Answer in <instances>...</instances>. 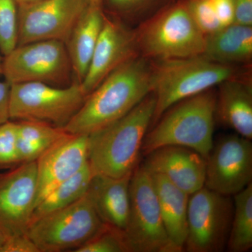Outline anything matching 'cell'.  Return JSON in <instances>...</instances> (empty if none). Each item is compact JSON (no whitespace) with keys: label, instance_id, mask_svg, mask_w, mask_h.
Here are the masks:
<instances>
[{"label":"cell","instance_id":"d590c367","mask_svg":"<svg viewBox=\"0 0 252 252\" xmlns=\"http://www.w3.org/2000/svg\"><path fill=\"white\" fill-rule=\"evenodd\" d=\"M3 76V56L0 53V77Z\"/></svg>","mask_w":252,"mask_h":252},{"label":"cell","instance_id":"8fae6325","mask_svg":"<svg viewBox=\"0 0 252 252\" xmlns=\"http://www.w3.org/2000/svg\"><path fill=\"white\" fill-rule=\"evenodd\" d=\"M89 5V0H42L18 5V45L44 40L65 43Z\"/></svg>","mask_w":252,"mask_h":252},{"label":"cell","instance_id":"ba28073f","mask_svg":"<svg viewBox=\"0 0 252 252\" xmlns=\"http://www.w3.org/2000/svg\"><path fill=\"white\" fill-rule=\"evenodd\" d=\"M86 97L77 81L64 87L40 82L11 84L10 120L36 121L63 128Z\"/></svg>","mask_w":252,"mask_h":252},{"label":"cell","instance_id":"4dcf8cb0","mask_svg":"<svg viewBox=\"0 0 252 252\" xmlns=\"http://www.w3.org/2000/svg\"><path fill=\"white\" fill-rule=\"evenodd\" d=\"M222 28L235 23L233 0H212Z\"/></svg>","mask_w":252,"mask_h":252},{"label":"cell","instance_id":"484cf974","mask_svg":"<svg viewBox=\"0 0 252 252\" xmlns=\"http://www.w3.org/2000/svg\"><path fill=\"white\" fill-rule=\"evenodd\" d=\"M113 14L138 19L140 22L162 7V0H104ZM103 3V4H104Z\"/></svg>","mask_w":252,"mask_h":252},{"label":"cell","instance_id":"30bf717a","mask_svg":"<svg viewBox=\"0 0 252 252\" xmlns=\"http://www.w3.org/2000/svg\"><path fill=\"white\" fill-rule=\"evenodd\" d=\"M190 195L185 250L189 252L223 251L228 242L233 215L229 196L205 187Z\"/></svg>","mask_w":252,"mask_h":252},{"label":"cell","instance_id":"d6986e66","mask_svg":"<svg viewBox=\"0 0 252 252\" xmlns=\"http://www.w3.org/2000/svg\"><path fill=\"white\" fill-rule=\"evenodd\" d=\"M105 15L103 6L90 4L64 43L75 81L79 84L84 80L89 69Z\"/></svg>","mask_w":252,"mask_h":252},{"label":"cell","instance_id":"e575fe53","mask_svg":"<svg viewBox=\"0 0 252 252\" xmlns=\"http://www.w3.org/2000/svg\"><path fill=\"white\" fill-rule=\"evenodd\" d=\"M89 1L91 4L103 6L104 0H89Z\"/></svg>","mask_w":252,"mask_h":252},{"label":"cell","instance_id":"5b68a950","mask_svg":"<svg viewBox=\"0 0 252 252\" xmlns=\"http://www.w3.org/2000/svg\"><path fill=\"white\" fill-rule=\"evenodd\" d=\"M135 32L139 56L149 61L203 56L205 35L187 0H171L140 22Z\"/></svg>","mask_w":252,"mask_h":252},{"label":"cell","instance_id":"5bb4252c","mask_svg":"<svg viewBox=\"0 0 252 252\" xmlns=\"http://www.w3.org/2000/svg\"><path fill=\"white\" fill-rule=\"evenodd\" d=\"M137 56L134 29L126 26L122 20L105 15L90 65L80 84L86 97L111 73Z\"/></svg>","mask_w":252,"mask_h":252},{"label":"cell","instance_id":"603a6c76","mask_svg":"<svg viewBox=\"0 0 252 252\" xmlns=\"http://www.w3.org/2000/svg\"><path fill=\"white\" fill-rule=\"evenodd\" d=\"M94 173L89 162L55 189L33 210L31 221L43 215L69 206L87 193Z\"/></svg>","mask_w":252,"mask_h":252},{"label":"cell","instance_id":"cb8c5ba5","mask_svg":"<svg viewBox=\"0 0 252 252\" xmlns=\"http://www.w3.org/2000/svg\"><path fill=\"white\" fill-rule=\"evenodd\" d=\"M226 248L231 252L252 248V183L234 195L233 219Z\"/></svg>","mask_w":252,"mask_h":252},{"label":"cell","instance_id":"8992f818","mask_svg":"<svg viewBox=\"0 0 252 252\" xmlns=\"http://www.w3.org/2000/svg\"><path fill=\"white\" fill-rule=\"evenodd\" d=\"M106 226L86 193L69 206L32 220L27 235L39 252H59L75 250Z\"/></svg>","mask_w":252,"mask_h":252},{"label":"cell","instance_id":"277c9868","mask_svg":"<svg viewBox=\"0 0 252 252\" xmlns=\"http://www.w3.org/2000/svg\"><path fill=\"white\" fill-rule=\"evenodd\" d=\"M216 115L217 94L212 89L180 101L164 112L147 132L141 153L147 156L165 146H181L206 159L214 145Z\"/></svg>","mask_w":252,"mask_h":252},{"label":"cell","instance_id":"836d02e7","mask_svg":"<svg viewBox=\"0 0 252 252\" xmlns=\"http://www.w3.org/2000/svg\"><path fill=\"white\" fill-rule=\"evenodd\" d=\"M18 5L31 4V3L37 2V1H42V0H16Z\"/></svg>","mask_w":252,"mask_h":252},{"label":"cell","instance_id":"2e32d148","mask_svg":"<svg viewBox=\"0 0 252 252\" xmlns=\"http://www.w3.org/2000/svg\"><path fill=\"white\" fill-rule=\"evenodd\" d=\"M143 165L159 174L189 195L205 186L206 159L193 149L165 146L147 154Z\"/></svg>","mask_w":252,"mask_h":252},{"label":"cell","instance_id":"9c48e42d","mask_svg":"<svg viewBox=\"0 0 252 252\" xmlns=\"http://www.w3.org/2000/svg\"><path fill=\"white\" fill-rule=\"evenodd\" d=\"M71 72L65 44L59 40L17 45L3 56L2 77L10 85L40 82L61 86L67 84Z\"/></svg>","mask_w":252,"mask_h":252},{"label":"cell","instance_id":"f546056e","mask_svg":"<svg viewBox=\"0 0 252 252\" xmlns=\"http://www.w3.org/2000/svg\"><path fill=\"white\" fill-rule=\"evenodd\" d=\"M0 252H39L27 233L6 238Z\"/></svg>","mask_w":252,"mask_h":252},{"label":"cell","instance_id":"4316f807","mask_svg":"<svg viewBox=\"0 0 252 252\" xmlns=\"http://www.w3.org/2000/svg\"><path fill=\"white\" fill-rule=\"evenodd\" d=\"M74 252H128L122 230L107 226Z\"/></svg>","mask_w":252,"mask_h":252},{"label":"cell","instance_id":"52a82bcc","mask_svg":"<svg viewBox=\"0 0 252 252\" xmlns=\"http://www.w3.org/2000/svg\"><path fill=\"white\" fill-rule=\"evenodd\" d=\"M128 252H177L167 234L152 174L136 167L130 182V210L124 232Z\"/></svg>","mask_w":252,"mask_h":252},{"label":"cell","instance_id":"d6a6232c","mask_svg":"<svg viewBox=\"0 0 252 252\" xmlns=\"http://www.w3.org/2000/svg\"><path fill=\"white\" fill-rule=\"evenodd\" d=\"M10 84L6 81H0V125L10 120Z\"/></svg>","mask_w":252,"mask_h":252},{"label":"cell","instance_id":"7402d4cb","mask_svg":"<svg viewBox=\"0 0 252 252\" xmlns=\"http://www.w3.org/2000/svg\"><path fill=\"white\" fill-rule=\"evenodd\" d=\"M18 150L20 162L36 161L67 134L62 127L36 121H18Z\"/></svg>","mask_w":252,"mask_h":252},{"label":"cell","instance_id":"7c38bea8","mask_svg":"<svg viewBox=\"0 0 252 252\" xmlns=\"http://www.w3.org/2000/svg\"><path fill=\"white\" fill-rule=\"evenodd\" d=\"M252 180L251 140L239 135L220 139L206 158L204 187L230 196L246 188Z\"/></svg>","mask_w":252,"mask_h":252},{"label":"cell","instance_id":"ffe728a7","mask_svg":"<svg viewBox=\"0 0 252 252\" xmlns=\"http://www.w3.org/2000/svg\"><path fill=\"white\" fill-rule=\"evenodd\" d=\"M151 174L167 234L177 252L184 251L187 236L189 195L163 176Z\"/></svg>","mask_w":252,"mask_h":252},{"label":"cell","instance_id":"1f68e13d","mask_svg":"<svg viewBox=\"0 0 252 252\" xmlns=\"http://www.w3.org/2000/svg\"><path fill=\"white\" fill-rule=\"evenodd\" d=\"M235 23L252 26V0H233Z\"/></svg>","mask_w":252,"mask_h":252},{"label":"cell","instance_id":"4fadbf2b","mask_svg":"<svg viewBox=\"0 0 252 252\" xmlns=\"http://www.w3.org/2000/svg\"><path fill=\"white\" fill-rule=\"evenodd\" d=\"M36 193V161L0 173V230L5 238L27 233Z\"/></svg>","mask_w":252,"mask_h":252},{"label":"cell","instance_id":"f1b7e54d","mask_svg":"<svg viewBox=\"0 0 252 252\" xmlns=\"http://www.w3.org/2000/svg\"><path fill=\"white\" fill-rule=\"evenodd\" d=\"M194 21L205 36L221 29L212 0H187Z\"/></svg>","mask_w":252,"mask_h":252},{"label":"cell","instance_id":"8d00e7d4","mask_svg":"<svg viewBox=\"0 0 252 252\" xmlns=\"http://www.w3.org/2000/svg\"><path fill=\"white\" fill-rule=\"evenodd\" d=\"M5 240H6V238H5L4 234L0 230V249H1L3 244H4Z\"/></svg>","mask_w":252,"mask_h":252},{"label":"cell","instance_id":"d4e9b609","mask_svg":"<svg viewBox=\"0 0 252 252\" xmlns=\"http://www.w3.org/2000/svg\"><path fill=\"white\" fill-rule=\"evenodd\" d=\"M18 5L16 0H0V53L9 54L18 45Z\"/></svg>","mask_w":252,"mask_h":252},{"label":"cell","instance_id":"9a60e30c","mask_svg":"<svg viewBox=\"0 0 252 252\" xmlns=\"http://www.w3.org/2000/svg\"><path fill=\"white\" fill-rule=\"evenodd\" d=\"M89 135L67 132L36 160L34 208L46 195L89 162Z\"/></svg>","mask_w":252,"mask_h":252},{"label":"cell","instance_id":"3957f363","mask_svg":"<svg viewBox=\"0 0 252 252\" xmlns=\"http://www.w3.org/2000/svg\"><path fill=\"white\" fill-rule=\"evenodd\" d=\"M151 62L152 92L157 100L152 126L180 101L252 71L251 66L223 64L204 56Z\"/></svg>","mask_w":252,"mask_h":252},{"label":"cell","instance_id":"ac0fdd59","mask_svg":"<svg viewBox=\"0 0 252 252\" xmlns=\"http://www.w3.org/2000/svg\"><path fill=\"white\" fill-rule=\"evenodd\" d=\"M131 175L114 178L94 174L87 192L94 210L104 223L122 232L125 230L128 220Z\"/></svg>","mask_w":252,"mask_h":252},{"label":"cell","instance_id":"83f0119b","mask_svg":"<svg viewBox=\"0 0 252 252\" xmlns=\"http://www.w3.org/2000/svg\"><path fill=\"white\" fill-rule=\"evenodd\" d=\"M20 163L17 123L9 120L0 125V170L10 168Z\"/></svg>","mask_w":252,"mask_h":252},{"label":"cell","instance_id":"7a4b0ae2","mask_svg":"<svg viewBox=\"0 0 252 252\" xmlns=\"http://www.w3.org/2000/svg\"><path fill=\"white\" fill-rule=\"evenodd\" d=\"M156 102L152 92L124 117L89 135V162L94 174L114 178L132 175L153 122Z\"/></svg>","mask_w":252,"mask_h":252},{"label":"cell","instance_id":"44dd1931","mask_svg":"<svg viewBox=\"0 0 252 252\" xmlns=\"http://www.w3.org/2000/svg\"><path fill=\"white\" fill-rule=\"evenodd\" d=\"M203 56L223 64L251 66L252 26L235 23L205 36Z\"/></svg>","mask_w":252,"mask_h":252},{"label":"cell","instance_id":"e0dca14e","mask_svg":"<svg viewBox=\"0 0 252 252\" xmlns=\"http://www.w3.org/2000/svg\"><path fill=\"white\" fill-rule=\"evenodd\" d=\"M217 114L238 135L252 139V81L251 71L231 78L219 85Z\"/></svg>","mask_w":252,"mask_h":252},{"label":"cell","instance_id":"6da1fadb","mask_svg":"<svg viewBox=\"0 0 252 252\" xmlns=\"http://www.w3.org/2000/svg\"><path fill=\"white\" fill-rule=\"evenodd\" d=\"M152 62L136 56L104 79L63 129L69 134L90 135L115 122L152 92Z\"/></svg>","mask_w":252,"mask_h":252}]
</instances>
